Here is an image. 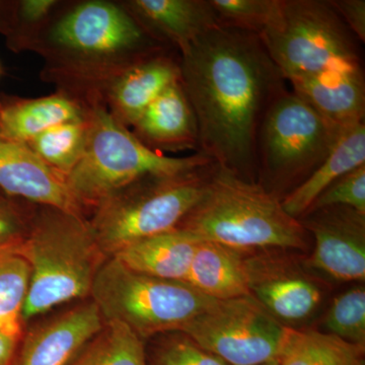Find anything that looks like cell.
<instances>
[{"label":"cell","instance_id":"cell-1","mask_svg":"<svg viewBox=\"0 0 365 365\" xmlns=\"http://www.w3.org/2000/svg\"><path fill=\"white\" fill-rule=\"evenodd\" d=\"M180 83L195 114L198 150L255 182L257 137L284 78L259 36L220 25L180 53Z\"/></svg>","mask_w":365,"mask_h":365},{"label":"cell","instance_id":"cell-2","mask_svg":"<svg viewBox=\"0 0 365 365\" xmlns=\"http://www.w3.org/2000/svg\"><path fill=\"white\" fill-rule=\"evenodd\" d=\"M163 48L120 1L61 0L32 52L44 60L43 81L91 110L122 72Z\"/></svg>","mask_w":365,"mask_h":365},{"label":"cell","instance_id":"cell-3","mask_svg":"<svg viewBox=\"0 0 365 365\" xmlns=\"http://www.w3.org/2000/svg\"><path fill=\"white\" fill-rule=\"evenodd\" d=\"M21 251L31 266L23 322L88 297L108 259L85 216L45 206L36 210Z\"/></svg>","mask_w":365,"mask_h":365},{"label":"cell","instance_id":"cell-4","mask_svg":"<svg viewBox=\"0 0 365 365\" xmlns=\"http://www.w3.org/2000/svg\"><path fill=\"white\" fill-rule=\"evenodd\" d=\"M179 228L230 248H306V228L261 184L216 165L205 193Z\"/></svg>","mask_w":365,"mask_h":365},{"label":"cell","instance_id":"cell-5","mask_svg":"<svg viewBox=\"0 0 365 365\" xmlns=\"http://www.w3.org/2000/svg\"><path fill=\"white\" fill-rule=\"evenodd\" d=\"M215 163L174 175H148L93 211L91 232L110 258L129 245L179 227L205 193Z\"/></svg>","mask_w":365,"mask_h":365},{"label":"cell","instance_id":"cell-6","mask_svg":"<svg viewBox=\"0 0 365 365\" xmlns=\"http://www.w3.org/2000/svg\"><path fill=\"white\" fill-rule=\"evenodd\" d=\"M209 163L200 153L172 158L150 150L100 105L91 110L85 151L66 184L86 215L140 178L178 174Z\"/></svg>","mask_w":365,"mask_h":365},{"label":"cell","instance_id":"cell-7","mask_svg":"<svg viewBox=\"0 0 365 365\" xmlns=\"http://www.w3.org/2000/svg\"><path fill=\"white\" fill-rule=\"evenodd\" d=\"M91 297L105 322L117 321L141 339L181 331L216 299L187 282L160 279L110 257L98 271Z\"/></svg>","mask_w":365,"mask_h":365},{"label":"cell","instance_id":"cell-8","mask_svg":"<svg viewBox=\"0 0 365 365\" xmlns=\"http://www.w3.org/2000/svg\"><path fill=\"white\" fill-rule=\"evenodd\" d=\"M260 39L290 83L331 67L361 62L356 38L323 0H282L279 19Z\"/></svg>","mask_w":365,"mask_h":365},{"label":"cell","instance_id":"cell-9","mask_svg":"<svg viewBox=\"0 0 365 365\" xmlns=\"http://www.w3.org/2000/svg\"><path fill=\"white\" fill-rule=\"evenodd\" d=\"M344 130L294 91H282L262 120L257 137V168L274 186L295 182L299 186L328 157Z\"/></svg>","mask_w":365,"mask_h":365},{"label":"cell","instance_id":"cell-10","mask_svg":"<svg viewBox=\"0 0 365 365\" xmlns=\"http://www.w3.org/2000/svg\"><path fill=\"white\" fill-rule=\"evenodd\" d=\"M285 327L252 295L216 299L182 328V335L228 365L275 361Z\"/></svg>","mask_w":365,"mask_h":365},{"label":"cell","instance_id":"cell-11","mask_svg":"<svg viewBox=\"0 0 365 365\" xmlns=\"http://www.w3.org/2000/svg\"><path fill=\"white\" fill-rule=\"evenodd\" d=\"M304 216L306 220H299L316 241L309 266L335 279L364 281L365 215L346 206H332Z\"/></svg>","mask_w":365,"mask_h":365},{"label":"cell","instance_id":"cell-12","mask_svg":"<svg viewBox=\"0 0 365 365\" xmlns=\"http://www.w3.org/2000/svg\"><path fill=\"white\" fill-rule=\"evenodd\" d=\"M180 55L163 48L122 72L108 86L103 105L115 120L130 129L158 97L180 81Z\"/></svg>","mask_w":365,"mask_h":365},{"label":"cell","instance_id":"cell-13","mask_svg":"<svg viewBox=\"0 0 365 365\" xmlns=\"http://www.w3.org/2000/svg\"><path fill=\"white\" fill-rule=\"evenodd\" d=\"M104 323L93 300L73 307L33 329L11 365H69Z\"/></svg>","mask_w":365,"mask_h":365},{"label":"cell","instance_id":"cell-14","mask_svg":"<svg viewBox=\"0 0 365 365\" xmlns=\"http://www.w3.org/2000/svg\"><path fill=\"white\" fill-rule=\"evenodd\" d=\"M0 189L11 198L85 216L66 180L45 165L25 144L0 138Z\"/></svg>","mask_w":365,"mask_h":365},{"label":"cell","instance_id":"cell-15","mask_svg":"<svg viewBox=\"0 0 365 365\" xmlns=\"http://www.w3.org/2000/svg\"><path fill=\"white\" fill-rule=\"evenodd\" d=\"M132 18L158 44L181 53L220 26L210 0H121Z\"/></svg>","mask_w":365,"mask_h":365},{"label":"cell","instance_id":"cell-16","mask_svg":"<svg viewBox=\"0 0 365 365\" xmlns=\"http://www.w3.org/2000/svg\"><path fill=\"white\" fill-rule=\"evenodd\" d=\"M290 83L294 93L339 128L364 122L365 81L361 62L331 67Z\"/></svg>","mask_w":365,"mask_h":365},{"label":"cell","instance_id":"cell-17","mask_svg":"<svg viewBox=\"0 0 365 365\" xmlns=\"http://www.w3.org/2000/svg\"><path fill=\"white\" fill-rule=\"evenodd\" d=\"M131 128L133 135L155 153L198 150L195 114L180 81L155 98Z\"/></svg>","mask_w":365,"mask_h":365},{"label":"cell","instance_id":"cell-18","mask_svg":"<svg viewBox=\"0 0 365 365\" xmlns=\"http://www.w3.org/2000/svg\"><path fill=\"white\" fill-rule=\"evenodd\" d=\"M91 110L55 91L45 97L0 96V138L28 144L47 129L66 122L86 119Z\"/></svg>","mask_w":365,"mask_h":365},{"label":"cell","instance_id":"cell-19","mask_svg":"<svg viewBox=\"0 0 365 365\" xmlns=\"http://www.w3.org/2000/svg\"><path fill=\"white\" fill-rule=\"evenodd\" d=\"M247 265L250 294L276 319L302 321L321 302L319 288L300 274L285 273L256 259L247 260Z\"/></svg>","mask_w":365,"mask_h":365},{"label":"cell","instance_id":"cell-20","mask_svg":"<svg viewBox=\"0 0 365 365\" xmlns=\"http://www.w3.org/2000/svg\"><path fill=\"white\" fill-rule=\"evenodd\" d=\"M200 241L195 235L177 227L129 245L113 257L137 273L160 279L187 282Z\"/></svg>","mask_w":365,"mask_h":365},{"label":"cell","instance_id":"cell-21","mask_svg":"<svg viewBox=\"0 0 365 365\" xmlns=\"http://www.w3.org/2000/svg\"><path fill=\"white\" fill-rule=\"evenodd\" d=\"M187 283L215 299L251 295L248 265L239 250L205 240L197 246Z\"/></svg>","mask_w":365,"mask_h":365},{"label":"cell","instance_id":"cell-22","mask_svg":"<svg viewBox=\"0 0 365 365\" xmlns=\"http://www.w3.org/2000/svg\"><path fill=\"white\" fill-rule=\"evenodd\" d=\"M362 165H365L364 122L342 132L333 150L313 174L281 200L283 209L299 220L329 186Z\"/></svg>","mask_w":365,"mask_h":365},{"label":"cell","instance_id":"cell-23","mask_svg":"<svg viewBox=\"0 0 365 365\" xmlns=\"http://www.w3.org/2000/svg\"><path fill=\"white\" fill-rule=\"evenodd\" d=\"M365 347L330 333L285 327L277 365H364Z\"/></svg>","mask_w":365,"mask_h":365},{"label":"cell","instance_id":"cell-24","mask_svg":"<svg viewBox=\"0 0 365 365\" xmlns=\"http://www.w3.org/2000/svg\"><path fill=\"white\" fill-rule=\"evenodd\" d=\"M31 280V266L21 241L0 246V332L20 339L23 309Z\"/></svg>","mask_w":365,"mask_h":365},{"label":"cell","instance_id":"cell-25","mask_svg":"<svg viewBox=\"0 0 365 365\" xmlns=\"http://www.w3.org/2000/svg\"><path fill=\"white\" fill-rule=\"evenodd\" d=\"M69 365H148L143 339L129 327L105 322L100 331Z\"/></svg>","mask_w":365,"mask_h":365},{"label":"cell","instance_id":"cell-26","mask_svg":"<svg viewBox=\"0 0 365 365\" xmlns=\"http://www.w3.org/2000/svg\"><path fill=\"white\" fill-rule=\"evenodd\" d=\"M88 128L90 114L86 119L66 122L47 129L26 146L50 169L66 180L83 157Z\"/></svg>","mask_w":365,"mask_h":365},{"label":"cell","instance_id":"cell-27","mask_svg":"<svg viewBox=\"0 0 365 365\" xmlns=\"http://www.w3.org/2000/svg\"><path fill=\"white\" fill-rule=\"evenodd\" d=\"M61 0H11L6 30V47L14 53L32 52Z\"/></svg>","mask_w":365,"mask_h":365},{"label":"cell","instance_id":"cell-28","mask_svg":"<svg viewBox=\"0 0 365 365\" xmlns=\"http://www.w3.org/2000/svg\"><path fill=\"white\" fill-rule=\"evenodd\" d=\"M220 25L260 36L279 19L282 0H210Z\"/></svg>","mask_w":365,"mask_h":365},{"label":"cell","instance_id":"cell-29","mask_svg":"<svg viewBox=\"0 0 365 365\" xmlns=\"http://www.w3.org/2000/svg\"><path fill=\"white\" fill-rule=\"evenodd\" d=\"M329 333L365 347V290L354 287L333 300L325 319Z\"/></svg>","mask_w":365,"mask_h":365},{"label":"cell","instance_id":"cell-30","mask_svg":"<svg viewBox=\"0 0 365 365\" xmlns=\"http://www.w3.org/2000/svg\"><path fill=\"white\" fill-rule=\"evenodd\" d=\"M332 206H346L365 215V165L333 182L314 200L307 213Z\"/></svg>","mask_w":365,"mask_h":365},{"label":"cell","instance_id":"cell-31","mask_svg":"<svg viewBox=\"0 0 365 365\" xmlns=\"http://www.w3.org/2000/svg\"><path fill=\"white\" fill-rule=\"evenodd\" d=\"M151 365H228L211 354L187 336L173 338L155 350Z\"/></svg>","mask_w":365,"mask_h":365},{"label":"cell","instance_id":"cell-32","mask_svg":"<svg viewBox=\"0 0 365 365\" xmlns=\"http://www.w3.org/2000/svg\"><path fill=\"white\" fill-rule=\"evenodd\" d=\"M35 212L26 210L11 197L0 195V246L21 241L28 234Z\"/></svg>","mask_w":365,"mask_h":365},{"label":"cell","instance_id":"cell-33","mask_svg":"<svg viewBox=\"0 0 365 365\" xmlns=\"http://www.w3.org/2000/svg\"><path fill=\"white\" fill-rule=\"evenodd\" d=\"M329 4L337 11L347 28L360 42L365 41L364 0H330Z\"/></svg>","mask_w":365,"mask_h":365},{"label":"cell","instance_id":"cell-34","mask_svg":"<svg viewBox=\"0 0 365 365\" xmlns=\"http://www.w3.org/2000/svg\"><path fill=\"white\" fill-rule=\"evenodd\" d=\"M18 339L0 332V365L13 364L16 351Z\"/></svg>","mask_w":365,"mask_h":365},{"label":"cell","instance_id":"cell-35","mask_svg":"<svg viewBox=\"0 0 365 365\" xmlns=\"http://www.w3.org/2000/svg\"><path fill=\"white\" fill-rule=\"evenodd\" d=\"M11 0H0V34L6 30L9 13H11Z\"/></svg>","mask_w":365,"mask_h":365},{"label":"cell","instance_id":"cell-36","mask_svg":"<svg viewBox=\"0 0 365 365\" xmlns=\"http://www.w3.org/2000/svg\"><path fill=\"white\" fill-rule=\"evenodd\" d=\"M263 365H277L276 361L269 362V364H263Z\"/></svg>","mask_w":365,"mask_h":365},{"label":"cell","instance_id":"cell-37","mask_svg":"<svg viewBox=\"0 0 365 365\" xmlns=\"http://www.w3.org/2000/svg\"><path fill=\"white\" fill-rule=\"evenodd\" d=\"M2 68H1V64H0V74H1Z\"/></svg>","mask_w":365,"mask_h":365}]
</instances>
